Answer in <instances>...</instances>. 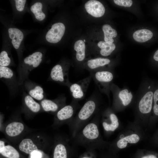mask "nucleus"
Masks as SVG:
<instances>
[{
  "instance_id": "obj_9",
  "label": "nucleus",
  "mask_w": 158,
  "mask_h": 158,
  "mask_svg": "<svg viewBox=\"0 0 158 158\" xmlns=\"http://www.w3.org/2000/svg\"><path fill=\"white\" fill-rule=\"evenodd\" d=\"M92 78V76L90 74L76 83L71 84L68 87L74 99L79 100L84 97Z\"/></svg>"
},
{
  "instance_id": "obj_29",
  "label": "nucleus",
  "mask_w": 158,
  "mask_h": 158,
  "mask_svg": "<svg viewBox=\"0 0 158 158\" xmlns=\"http://www.w3.org/2000/svg\"><path fill=\"white\" fill-rule=\"evenodd\" d=\"M0 153L3 156L7 158H20V154L17 150L10 145H6L0 151Z\"/></svg>"
},
{
  "instance_id": "obj_14",
  "label": "nucleus",
  "mask_w": 158,
  "mask_h": 158,
  "mask_svg": "<svg viewBox=\"0 0 158 158\" xmlns=\"http://www.w3.org/2000/svg\"><path fill=\"white\" fill-rule=\"evenodd\" d=\"M98 102L97 99L93 96L88 100L80 110L78 115V118L85 121L89 118L96 110Z\"/></svg>"
},
{
  "instance_id": "obj_20",
  "label": "nucleus",
  "mask_w": 158,
  "mask_h": 158,
  "mask_svg": "<svg viewBox=\"0 0 158 158\" xmlns=\"http://www.w3.org/2000/svg\"><path fill=\"white\" fill-rule=\"evenodd\" d=\"M24 126L20 122L14 121L7 125L5 128V132L9 137H14L20 135L24 129Z\"/></svg>"
},
{
  "instance_id": "obj_11",
  "label": "nucleus",
  "mask_w": 158,
  "mask_h": 158,
  "mask_svg": "<svg viewBox=\"0 0 158 158\" xmlns=\"http://www.w3.org/2000/svg\"><path fill=\"white\" fill-rule=\"evenodd\" d=\"M65 30V26L62 23L59 22L54 23L46 34V40L50 43H58L63 36Z\"/></svg>"
},
{
  "instance_id": "obj_25",
  "label": "nucleus",
  "mask_w": 158,
  "mask_h": 158,
  "mask_svg": "<svg viewBox=\"0 0 158 158\" xmlns=\"http://www.w3.org/2000/svg\"><path fill=\"white\" fill-rule=\"evenodd\" d=\"M102 29L104 34L105 42L109 43H113L114 41L113 38L116 37L117 35L116 30L108 24L103 25Z\"/></svg>"
},
{
  "instance_id": "obj_37",
  "label": "nucleus",
  "mask_w": 158,
  "mask_h": 158,
  "mask_svg": "<svg viewBox=\"0 0 158 158\" xmlns=\"http://www.w3.org/2000/svg\"><path fill=\"white\" fill-rule=\"evenodd\" d=\"M6 146L4 142L1 140H0V151H1Z\"/></svg>"
},
{
  "instance_id": "obj_34",
  "label": "nucleus",
  "mask_w": 158,
  "mask_h": 158,
  "mask_svg": "<svg viewBox=\"0 0 158 158\" xmlns=\"http://www.w3.org/2000/svg\"><path fill=\"white\" fill-rule=\"evenodd\" d=\"M26 1L25 0L15 1L16 8L17 11L21 12L23 10Z\"/></svg>"
},
{
  "instance_id": "obj_22",
  "label": "nucleus",
  "mask_w": 158,
  "mask_h": 158,
  "mask_svg": "<svg viewBox=\"0 0 158 158\" xmlns=\"http://www.w3.org/2000/svg\"><path fill=\"white\" fill-rule=\"evenodd\" d=\"M75 108L72 105L64 106L56 113V118L59 121H64L71 118L73 116Z\"/></svg>"
},
{
  "instance_id": "obj_4",
  "label": "nucleus",
  "mask_w": 158,
  "mask_h": 158,
  "mask_svg": "<svg viewBox=\"0 0 158 158\" xmlns=\"http://www.w3.org/2000/svg\"><path fill=\"white\" fill-rule=\"evenodd\" d=\"M44 57L43 52L37 51L26 57L20 62L18 70V80L20 86L23 85L28 79L30 72L40 65Z\"/></svg>"
},
{
  "instance_id": "obj_2",
  "label": "nucleus",
  "mask_w": 158,
  "mask_h": 158,
  "mask_svg": "<svg viewBox=\"0 0 158 158\" xmlns=\"http://www.w3.org/2000/svg\"><path fill=\"white\" fill-rule=\"evenodd\" d=\"M146 130L133 122H129L110 145L114 153L136 145L147 138Z\"/></svg>"
},
{
  "instance_id": "obj_36",
  "label": "nucleus",
  "mask_w": 158,
  "mask_h": 158,
  "mask_svg": "<svg viewBox=\"0 0 158 158\" xmlns=\"http://www.w3.org/2000/svg\"><path fill=\"white\" fill-rule=\"evenodd\" d=\"M153 58L154 61L158 63V49L154 53Z\"/></svg>"
},
{
  "instance_id": "obj_10",
  "label": "nucleus",
  "mask_w": 158,
  "mask_h": 158,
  "mask_svg": "<svg viewBox=\"0 0 158 158\" xmlns=\"http://www.w3.org/2000/svg\"><path fill=\"white\" fill-rule=\"evenodd\" d=\"M111 62L109 58L97 57L88 60L86 67L90 72L103 70H112L111 66Z\"/></svg>"
},
{
  "instance_id": "obj_3",
  "label": "nucleus",
  "mask_w": 158,
  "mask_h": 158,
  "mask_svg": "<svg viewBox=\"0 0 158 158\" xmlns=\"http://www.w3.org/2000/svg\"><path fill=\"white\" fill-rule=\"evenodd\" d=\"M111 91L113 97L111 109L116 113L122 112L128 107L132 106L135 95L127 87L120 88L113 83Z\"/></svg>"
},
{
  "instance_id": "obj_27",
  "label": "nucleus",
  "mask_w": 158,
  "mask_h": 158,
  "mask_svg": "<svg viewBox=\"0 0 158 158\" xmlns=\"http://www.w3.org/2000/svg\"><path fill=\"white\" fill-rule=\"evenodd\" d=\"M132 158H158V152L146 149H138Z\"/></svg>"
},
{
  "instance_id": "obj_13",
  "label": "nucleus",
  "mask_w": 158,
  "mask_h": 158,
  "mask_svg": "<svg viewBox=\"0 0 158 158\" xmlns=\"http://www.w3.org/2000/svg\"><path fill=\"white\" fill-rule=\"evenodd\" d=\"M23 85L28 94L34 99L41 101L45 99L44 90L40 85L28 80L24 82Z\"/></svg>"
},
{
  "instance_id": "obj_31",
  "label": "nucleus",
  "mask_w": 158,
  "mask_h": 158,
  "mask_svg": "<svg viewBox=\"0 0 158 158\" xmlns=\"http://www.w3.org/2000/svg\"><path fill=\"white\" fill-rule=\"evenodd\" d=\"M53 158H67L66 149L63 144H56L54 150Z\"/></svg>"
},
{
  "instance_id": "obj_17",
  "label": "nucleus",
  "mask_w": 158,
  "mask_h": 158,
  "mask_svg": "<svg viewBox=\"0 0 158 158\" xmlns=\"http://www.w3.org/2000/svg\"><path fill=\"white\" fill-rule=\"evenodd\" d=\"M8 32L12 44L18 54L19 50L23 39V34L20 30L15 28H9Z\"/></svg>"
},
{
  "instance_id": "obj_16",
  "label": "nucleus",
  "mask_w": 158,
  "mask_h": 158,
  "mask_svg": "<svg viewBox=\"0 0 158 158\" xmlns=\"http://www.w3.org/2000/svg\"><path fill=\"white\" fill-rule=\"evenodd\" d=\"M158 122V85H155L152 111L147 129L152 128Z\"/></svg>"
},
{
  "instance_id": "obj_7",
  "label": "nucleus",
  "mask_w": 158,
  "mask_h": 158,
  "mask_svg": "<svg viewBox=\"0 0 158 158\" xmlns=\"http://www.w3.org/2000/svg\"><path fill=\"white\" fill-rule=\"evenodd\" d=\"M69 68L67 65L58 64L51 69L49 80L68 87L71 83L68 78Z\"/></svg>"
},
{
  "instance_id": "obj_35",
  "label": "nucleus",
  "mask_w": 158,
  "mask_h": 158,
  "mask_svg": "<svg viewBox=\"0 0 158 158\" xmlns=\"http://www.w3.org/2000/svg\"><path fill=\"white\" fill-rule=\"evenodd\" d=\"M30 158H41L42 154L39 151H35L30 155Z\"/></svg>"
},
{
  "instance_id": "obj_5",
  "label": "nucleus",
  "mask_w": 158,
  "mask_h": 158,
  "mask_svg": "<svg viewBox=\"0 0 158 158\" xmlns=\"http://www.w3.org/2000/svg\"><path fill=\"white\" fill-rule=\"evenodd\" d=\"M90 74L100 92L105 95L110 101L111 88L114 77V71L111 70L98 71L90 72Z\"/></svg>"
},
{
  "instance_id": "obj_32",
  "label": "nucleus",
  "mask_w": 158,
  "mask_h": 158,
  "mask_svg": "<svg viewBox=\"0 0 158 158\" xmlns=\"http://www.w3.org/2000/svg\"><path fill=\"white\" fill-rule=\"evenodd\" d=\"M149 141L150 145L158 148V128L150 138Z\"/></svg>"
},
{
  "instance_id": "obj_40",
  "label": "nucleus",
  "mask_w": 158,
  "mask_h": 158,
  "mask_svg": "<svg viewBox=\"0 0 158 158\" xmlns=\"http://www.w3.org/2000/svg\"></svg>"
},
{
  "instance_id": "obj_28",
  "label": "nucleus",
  "mask_w": 158,
  "mask_h": 158,
  "mask_svg": "<svg viewBox=\"0 0 158 158\" xmlns=\"http://www.w3.org/2000/svg\"><path fill=\"white\" fill-rule=\"evenodd\" d=\"M42 3L37 2L33 4L30 8L36 19L39 21L43 20L46 17L45 14L42 11Z\"/></svg>"
},
{
  "instance_id": "obj_33",
  "label": "nucleus",
  "mask_w": 158,
  "mask_h": 158,
  "mask_svg": "<svg viewBox=\"0 0 158 158\" xmlns=\"http://www.w3.org/2000/svg\"><path fill=\"white\" fill-rule=\"evenodd\" d=\"M114 1L118 5L125 7H130L133 4V1L131 0H114Z\"/></svg>"
},
{
  "instance_id": "obj_39",
  "label": "nucleus",
  "mask_w": 158,
  "mask_h": 158,
  "mask_svg": "<svg viewBox=\"0 0 158 158\" xmlns=\"http://www.w3.org/2000/svg\"><path fill=\"white\" fill-rule=\"evenodd\" d=\"M85 40H84V42H85Z\"/></svg>"
},
{
  "instance_id": "obj_23",
  "label": "nucleus",
  "mask_w": 158,
  "mask_h": 158,
  "mask_svg": "<svg viewBox=\"0 0 158 158\" xmlns=\"http://www.w3.org/2000/svg\"><path fill=\"white\" fill-rule=\"evenodd\" d=\"M153 36L152 32L147 29H141L135 31L133 34V37L136 42H144L151 39Z\"/></svg>"
},
{
  "instance_id": "obj_6",
  "label": "nucleus",
  "mask_w": 158,
  "mask_h": 158,
  "mask_svg": "<svg viewBox=\"0 0 158 158\" xmlns=\"http://www.w3.org/2000/svg\"><path fill=\"white\" fill-rule=\"evenodd\" d=\"M102 124L107 134L112 133L121 128V124L111 107L105 109L102 113Z\"/></svg>"
},
{
  "instance_id": "obj_21",
  "label": "nucleus",
  "mask_w": 158,
  "mask_h": 158,
  "mask_svg": "<svg viewBox=\"0 0 158 158\" xmlns=\"http://www.w3.org/2000/svg\"><path fill=\"white\" fill-rule=\"evenodd\" d=\"M82 133L85 138L90 140L96 139L99 137L98 126L94 123L87 124L83 129Z\"/></svg>"
},
{
  "instance_id": "obj_38",
  "label": "nucleus",
  "mask_w": 158,
  "mask_h": 158,
  "mask_svg": "<svg viewBox=\"0 0 158 158\" xmlns=\"http://www.w3.org/2000/svg\"><path fill=\"white\" fill-rule=\"evenodd\" d=\"M115 158H119L118 157H117L116 156Z\"/></svg>"
},
{
  "instance_id": "obj_1",
  "label": "nucleus",
  "mask_w": 158,
  "mask_h": 158,
  "mask_svg": "<svg viewBox=\"0 0 158 158\" xmlns=\"http://www.w3.org/2000/svg\"><path fill=\"white\" fill-rule=\"evenodd\" d=\"M154 87L152 81L143 76L132 106L134 115L133 122L146 130L152 111Z\"/></svg>"
},
{
  "instance_id": "obj_24",
  "label": "nucleus",
  "mask_w": 158,
  "mask_h": 158,
  "mask_svg": "<svg viewBox=\"0 0 158 158\" xmlns=\"http://www.w3.org/2000/svg\"><path fill=\"white\" fill-rule=\"evenodd\" d=\"M74 48L76 51V58L78 61H83L85 57V46L84 41L79 40L75 43Z\"/></svg>"
},
{
  "instance_id": "obj_8",
  "label": "nucleus",
  "mask_w": 158,
  "mask_h": 158,
  "mask_svg": "<svg viewBox=\"0 0 158 158\" xmlns=\"http://www.w3.org/2000/svg\"><path fill=\"white\" fill-rule=\"evenodd\" d=\"M0 78L8 88L11 94L18 92L19 86L18 79L13 71L8 67L0 66Z\"/></svg>"
},
{
  "instance_id": "obj_30",
  "label": "nucleus",
  "mask_w": 158,
  "mask_h": 158,
  "mask_svg": "<svg viewBox=\"0 0 158 158\" xmlns=\"http://www.w3.org/2000/svg\"><path fill=\"white\" fill-rule=\"evenodd\" d=\"M13 65L12 59L9 52L6 50L2 51L0 54V66L8 67Z\"/></svg>"
},
{
  "instance_id": "obj_19",
  "label": "nucleus",
  "mask_w": 158,
  "mask_h": 158,
  "mask_svg": "<svg viewBox=\"0 0 158 158\" xmlns=\"http://www.w3.org/2000/svg\"><path fill=\"white\" fill-rule=\"evenodd\" d=\"M23 101L26 109L33 113L39 112L42 108L40 104L25 92L23 93Z\"/></svg>"
},
{
  "instance_id": "obj_18",
  "label": "nucleus",
  "mask_w": 158,
  "mask_h": 158,
  "mask_svg": "<svg viewBox=\"0 0 158 158\" xmlns=\"http://www.w3.org/2000/svg\"><path fill=\"white\" fill-rule=\"evenodd\" d=\"M38 143L33 139L25 138L22 140L19 145V150L27 154L31 155L38 150Z\"/></svg>"
},
{
  "instance_id": "obj_12",
  "label": "nucleus",
  "mask_w": 158,
  "mask_h": 158,
  "mask_svg": "<svg viewBox=\"0 0 158 158\" xmlns=\"http://www.w3.org/2000/svg\"><path fill=\"white\" fill-rule=\"evenodd\" d=\"M66 97L61 95L54 100L44 99L41 101L40 104L42 109L46 112H56L64 107Z\"/></svg>"
},
{
  "instance_id": "obj_26",
  "label": "nucleus",
  "mask_w": 158,
  "mask_h": 158,
  "mask_svg": "<svg viewBox=\"0 0 158 158\" xmlns=\"http://www.w3.org/2000/svg\"><path fill=\"white\" fill-rule=\"evenodd\" d=\"M97 45L101 49L99 52L100 54L104 57L111 55L116 48L114 44L109 43L103 41L99 42Z\"/></svg>"
},
{
  "instance_id": "obj_15",
  "label": "nucleus",
  "mask_w": 158,
  "mask_h": 158,
  "mask_svg": "<svg viewBox=\"0 0 158 158\" xmlns=\"http://www.w3.org/2000/svg\"><path fill=\"white\" fill-rule=\"evenodd\" d=\"M85 7L87 12L95 17L102 16L105 12V8L103 5L97 0L88 1L85 3Z\"/></svg>"
}]
</instances>
